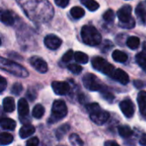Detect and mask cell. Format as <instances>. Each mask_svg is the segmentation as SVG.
Here are the masks:
<instances>
[{"mask_svg": "<svg viewBox=\"0 0 146 146\" xmlns=\"http://www.w3.org/2000/svg\"><path fill=\"white\" fill-rule=\"evenodd\" d=\"M86 110L90 114L91 120L97 125H104L110 118V114L100 108L98 104L92 103L86 105Z\"/></svg>", "mask_w": 146, "mask_h": 146, "instance_id": "obj_1", "label": "cell"}, {"mask_svg": "<svg viewBox=\"0 0 146 146\" xmlns=\"http://www.w3.org/2000/svg\"><path fill=\"white\" fill-rule=\"evenodd\" d=\"M80 33L82 40L86 44L90 46H96L101 43V34L99 33L98 29L93 26H84Z\"/></svg>", "mask_w": 146, "mask_h": 146, "instance_id": "obj_2", "label": "cell"}, {"mask_svg": "<svg viewBox=\"0 0 146 146\" xmlns=\"http://www.w3.org/2000/svg\"><path fill=\"white\" fill-rule=\"evenodd\" d=\"M0 66H1V68L4 70L5 72H8L20 78H26L29 74L27 70L23 66L13 61L5 59L3 57H1L0 59Z\"/></svg>", "mask_w": 146, "mask_h": 146, "instance_id": "obj_3", "label": "cell"}, {"mask_svg": "<svg viewBox=\"0 0 146 146\" xmlns=\"http://www.w3.org/2000/svg\"><path fill=\"white\" fill-rule=\"evenodd\" d=\"M117 17L120 21L119 25L123 28H133L135 26V21L132 17V6L126 4L117 11Z\"/></svg>", "mask_w": 146, "mask_h": 146, "instance_id": "obj_4", "label": "cell"}, {"mask_svg": "<svg viewBox=\"0 0 146 146\" xmlns=\"http://www.w3.org/2000/svg\"><path fill=\"white\" fill-rule=\"evenodd\" d=\"M68 114V108L64 101L62 100H56L53 103L51 114L49 119V123H56L61 120H62Z\"/></svg>", "mask_w": 146, "mask_h": 146, "instance_id": "obj_5", "label": "cell"}, {"mask_svg": "<svg viewBox=\"0 0 146 146\" xmlns=\"http://www.w3.org/2000/svg\"><path fill=\"white\" fill-rule=\"evenodd\" d=\"M92 65L94 69L109 76H112V74H114L115 70L112 64H110L104 58L100 57V56L93 57L92 60Z\"/></svg>", "mask_w": 146, "mask_h": 146, "instance_id": "obj_6", "label": "cell"}, {"mask_svg": "<svg viewBox=\"0 0 146 146\" xmlns=\"http://www.w3.org/2000/svg\"><path fill=\"white\" fill-rule=\"evenodd\" d=\"M82 82L84 86L92 92H96V91H101L104 89L103 84L100 82V80L98 79L96 75L93 74H86L84 75L82 79Z\"/></svg>", "mask_w": 146, "mask_h": 146, "instance_id": "obj_7", "label": "cell"}, {"mask_svg": "<svg viewBox=\"0 0 146 146\" xmlns=\"http://www.w3.org/2000/svg\"><path fill=\"white\" fill-rule=\"evenodd\" d=\"M29 62L31 66L35 68L38 73L44 74L48 71V65L44 60L38 56H32L29 59Z\"/></svg>", "mask_w": 146, "mask_h": 146, "instance_id": "obj_8", "label": "cell"}, {"mask_svg": "<svg viewBox=\"0 0 146 146\" xmlns=\"http://www.w3.org/2000/svg\"><path fill=\"white\" fill-rule=\"evenodd\" d=\"M51 87H52L54 92L59 96L66 95L70 91L69 84L65 81H53L51 83Z\"/></svg>", "mask_w": 146, "mask_h": 146, "instance_id": "obj_9", "label": "cell"}, {"mask_svg": "<svg viewBox=\"0 0 146 146\" xmlns=\"http://www.w3.org/2000/svg\"><path fill=\"white\" fill-rule=\"evenodd\" d=\"M120 109L127 118H131L134 115V105L129 98H126L120 103Z\"/></svg>", "mask_w": 146, "mask_h": 146, "instance_id": "obj_10", "label": "cell"}, {"mask_svg": "<svg viewBox=\"0 0 146 146\" xmlns=\"http://www.w3.org/2000/svg\"><path fill=\"white\" fill-rule=\"evenodd\" d=\"M18 113L20 116V121L23 123L27 121L29 114V106L25 98H21L18 102Z\"/></svg>", "mask_w": 146, "mask_h": 146, "instance_id": "obj_11", "label": "cell"}, {"mask_svg": "<svg viewBox=\"0 0 146 146\" xmlns=\"http://www.w3.org/2000/svg\"><path fill=\"white\" fill-rule=\"evenodd\" d=\"M44 44L45 46L50 49V50H57L62 44V39L54 35V34H49L47 35L45 38H44Z\"/></svg>", "mask_w": 146, "mask_h": 146, "instance_id": "obj_12", "label": "cell"}, {"mask_svg": "<svg viewBox=\"0 0 146 146\" xmlns=\"http://www.w3.org/2000/svg\"><path fill=\"white\" fill-rule=\"evenodd\" d=\"M111 77L115 80L118 81L119 83H121L122 85H127L129 82V76H128V74L124 70H122L121 68L115 69Z\"/></svg>", "mask_w": 146, "mask_h": 146, "instance_id": "obj_13", "label": "cell"}, {"mask_svg": "<svg viewBox=\"0 0 146 146\" xmlns=\"http://www.w3.org/2000/svg\"><path fill=\"white\" fill-rule=\"evenodd\" d=\"M138 104L141 114L146 117V92H139L138 95Z\"/></svg>", "mask_w": 146, "mask_h": 146, "instance_id": "obj_14", "label": "cell"}, {"mask_svg": "<svg viewBox=\"0 0 146 146\" xmlns=\"http://www.w3.org/2000/svg\"><path fill=\"white\" fill-rule=\"evenodd\" d=\"M3 108L4 112H6V113L13 112L15 108V104L14 98L11 97L5 98L3 101Z\"/></svg>", "mask_w": 146, "mask_h": 146, "instance_id": "obj_15", "label": "cell"}, {"mask_svg": "<svg viewBox=\"0 0 146 146\" xmlns=\"http://www.w3.org/2000/svg\"><path fill=\"white\" fill-rule=\"evenodd\" d=\"M35 132V127L32 125L25 124L19 131V135L21 139H27Z\"/></svg>", "mask_w": 146, "mask_h": 146, "instance_id": "obj_16", "label": "cell"}, {"mask_svg": "<svg viewBox=\"0 0 146 146\" xmlns=\"http://www.w3.org/2000/svg\"><path fill=\"white\" fill-rule=\"evenodd\" d=\"M1 21L8 26H12L15 23V19L13 15L9 10H3L1 13Z\"/></svg>", "mask_w": 146, "mask_h": 146, "instance_id": "obj_17", "label": "cell"}, {"mask_svg": "<svg viewBox=\"0 0 146 146\" xmlns=\"http://www.w3.org/2000/svg\"><path fill=\"white\" fill-rule=\"evenodd\" d=\"M136 15L142 22L146 21V5L144 3H139L135 9Z\"/></svg>", "mask_w": 146, "mask_h": 146, "instance_id": "obj_18", "label": "cell"}, {"mask_svg": "<svg viewBox=\"0 0 146 146\" xmlns=\"http://www.w3.org/2000/svg\"><path fill=\"white\" fill-rule=\"evenodd\" d=\"M112 57H113V59H114L115 62H121V63L126 62L127 61V59H128L127 55L125 52H123V51H121V50H115L113 51V53H112Z\"/></svg>", "mask_w": 146, "mask_h": 146, "instance_id": "obj_19", "label": "cell"}, {"mask_svg": "<svg viewBox=\"0 0 146 146\" xmlns=\"http://www.w3.org/2000/svg\"><path fill=\"white\" fill-rule=\"evenodd\" d=\"M15 126H16L15 121L10 118H3L1 120V127L4 130L13 131V130H15Z\"/></svg>", "mask_w": 146, "mask_h": 146, "instance_id": "obj_20", "label": "cell"}, {"mask_svg": "<svg viewBox=\"0 0 146 146\" xmlns=\"http://www.w3.org/2000/svg\"><path fill=\"white\" fill-rule=\"evenodd\" d=\"M70 130V126L68 124H63L60 127H58L56 131V137L58 140H61L66 133Z\"/></svg>", "mask_w": 146, "mask_h": 146, "instance_id": "obj_21", "label": "cell"}, {"mask_svg": "<svg viewBox=\"0 0 146 146\" xmlns=\"http://www.w3.org/2000/svg\"><path fill=\"white\" fill-rule=\"evenodd\" d=\"M118 133H119L120 136L124 139L130 138L133 133V130L127 126H120L118 127Z\"/></svg>", "mask_w": 146, "mask_h": 146, "instance_id": "obj_22", "label": "cell"}, {"mask_svg": "<svg viewBox=\"0 0 146 146\" xmlns=\"http://www.w3.org/2000/svg\"><path fill=\"white\" fill-rule=\"evenodd\" d=\"M44 108L42 104H38L33 109V116L36 119H40L44 115Z\"/></svg>", "mask_w": 146, "mask_h": 146, "instance_id": "obj_23", "label": "cell"}, {"mask_svg": "<svg viewBox=\"0 0 146 146\" xmlns=\"http://www.w3.org/2000/svg\"><path fill=\"white\" fill-rule=\"evenodd\" d=\"M80 2L90 11H96L99 8V3L95 0H80Z\"/></svg>", "mask_w": 146, "mask_h": 146, "instance_id": "obj_24", "label": "cell"}, {"mask_svg": "<svg viewBox=\"0 0 146 146\" xmlns=\"http://www.w3.org/2000/svg\"><path fill=\"white\" fill-rule=\"evenodd\" d=\"M139 44H140V40L136 36H132V37L128 38L127 40V45L130 49H132V50L138 49L139 46Z\"/></svg>", "mask_w": 146, "mask_h": 146, "instance_id": "obj_25", "label": "cell"}, {"mask_svg": "<svg viewBox=\"0 0 146 146\" xmlns=\"http://www.w3.org/2000/svg\"><path fill=\"white\" fill-rule=\"evenodd\" d=\"M136 62L139 66L146 73V54L145 52H139L136 55Z\"/></svg>", "mask_w": 146, "mask_h": 146, "instance_id": "obj_26", "label": "cell"}, {"mask_svg": "<svg viewBox=\"0 0 146 146\" xmlns=\"http://www.w3.org/2000/svg\"><path fill=\"white\" fill-rule=\"evenodd\" d=\"M70 14H71V15H72L73 18H74V19H80V18H82L85 15V10L81 7L75 6V7H73L71 9Z\"/></svg>", "mask_w": 146, "mask_h": 146, "instance_id": "obj_27", "label": "cell"}, {"mask_svg": "<svg viewBox=\"0 0 146 146\" xmlns=\"http://www.w3.org/2000/svg\"><path fill=\"white\" fill-rule=\"evenodd\" d=\"M74 59L77 62L79 63H82V64H86L89 61V57L88 56L84 53V52H81V51H76L74 53Z\"/></svg>", "mask_w": 146, "mask_h": 146, "instance_id": "obj_28", "label": "cell"}, {"mask_svg": "<svg viewBox=\"0 0 146 146\" xmlns=\"http://www.w3.org/2000/svg\"><path fill=\"white\" fill-rule=\"evenodd\" d=\"M13 136L9 133H2L0 136V144L1 145H8L13 142Z\"/></svg>", "mask_w": 146, "mask_h": 146, "instance_id": "obj_29", "label": "cell"}, {"mask_svg": "<svg viewBox=\"0 0 146 146\" xmlns=\"http://www.w3.org/2000/svg\"><path fill=\"white\" fill-rule=\"evenodd\" d=\"M69 140H70V143L74 146H83L84 145V143L83 141L80 139V138L77 135V134H71L70 137H69Z\"/></svg>", "mask_w": 146, "mask_h": 146, "instance_id": "obj_30", "label": "cell"}, {"mask_svg": "<svg viewBox=\"0 0 146 146\" xmlns=\"http://www.w3.org/2000/svg\"><path fill=\"white\" fill-rule=\"evenodd\" d=\"M68 70H69L71 73H73V74H80L81 71H82V67H81L80 65L75 64V63L69 64V65L68 66Z\"/></svg>", "mask_w": 146, "mask_h": 146, "instance_id": "obj_31", "label": "cell"}, {"mask_svg": "<svg viewBox=\"0 0 146 146\" xmlns=\"http://www.w3.org/2000/svg\"><path fill=\"white\" fill-rule=\"evenodd\" d=\"M115 12L112 9H108L103 15L104 19L107 22H112L115 20Z\"/></svg>", "mask_w": 146, "mask_h": 146, "instance_id": "obj_32", "label": "cell"}, {"mask_svg": "<svg viewBox=\"0 0 146 146\" xmlns=\"http://www.w3.org/2000/svg\"><path fill=\"white\" fill-rule=\"evenodd\" d=\"M22 90H23V86H22L21 84H20V83H15L12 86V87H11V93L14 94V95H15V96H19L21 93Z\"/></svg>", "mask_w": 146, "mask_h": 146, "instance_id": "obj_33", "label": "cell"}, {"mask_svg": "<svg viewBox=\"0 0 146 146\" xmlns=\"http://www.w3.org/2000/svg\"><path fill=\"white\" fill-rule=\"evenodd\" d=\"M100 92H101V94H102L103 98H104L105 100H107V101L110 102V103H112V102H113L115 97H114V95H113L111 92H108V91H105V90H104V89L101 90Z\"/></svg>", "mask_w": 146, "mask_h": 146, "instance_id": "obj_34", "label": "cell"}, {"mask_svg": "<svg viewBox=\"0 0 146 146\" xmlns=\"http://www.w3.org/2000/svg\"><path fill=\"white\" fill-rule=\"evenodd\" d=\"M73 56H74V53L72 50H68L62 56V60L63 62H68L69 61H71V59L73 58Z\"/></svg>", "mask_w": 146, "mask_h": 146, "instance_id": "obj_35", "label": "cell"}, {"mask_svg": "<svg viewBox=\"0 0 146 146\" xmlns=\"http://www.w3.org/2000/svg\"><path fill=\"white\" fill-rule=\"evenodd\" d=\"M38 144H39L38 139L37 137H33L27 140V146H38Z\"/></svg>", "mask_w": 146, "mask_h": 146, "instance_id": "obj_36", "label": "cell"}, {"mask_svg": "<svg viewBox=\"0 0 146 146\" xmlns=\"http://www.w3.org/2000/svg\"><path fill=\"white\" fill-rule=\"evenodd\" d=\"M54 1L56 4L61 8H66L69 3V0H54Z\"/></svg>", "mask_w": 146, "mask_h": 146, "instance_id": "obj_37", "label": "cell"}, {"mask_svg": "<svg viewBox=\"0 0 146 146\" xmlns=\"http://www.w3.org/2000/svg\"><path fill=\"white\" fill-rule=\"evenodd\" d=\"M27 97L31 101H33V100L36 98V97H37V93H36V92H35L34 90H33V89H28V91H27Z\"/></svg>", "mask_w": 146, "mask_h": 146, "instance_id": "obj_38", "label": "cell"}, {"mask_svg": "<svg viewBox=\"0 0 146 146\" xmlns=\"http://www.w3.org/2000/svg\"><path fill=\"white\" fill-rule=\"evenodd\" d=\"M6 86H7V80L3 76H1L0 77V92H3L4 89L6 88Z\"/></svg>", "mask_w": 146, "mask_h": 146, "instance_id": "obj_39", "label": "cell"}, {"mask_svg": "<svg viewBox=\"0 0 146 146\" xmlns=\"http://www.w3.org/2000/svg\"><path fill=\"white\" fill-rule=\"evenodd\" d=\"M133 84H134V86L140 89V88H143L144 86H146V83H145L144 81L142 80H134L133 81Z\"/></svg>", "mask_w": 146, "mask_h": 146, "instance_id": "obj_40", "label": "cell"}, {"mask_svg": "<svg viewBox=\"0 0 146 146\" xmlns=\"http://www.w3.org/2000/svg\"><path fill=\"white\" fill-rule=\"evenodd\" d=\"M104 146H120L115 141H111V140H109V141H106L104 143Z\"/></svg>", "mask_w": 146, "mask_h": 146, "instance_id": "obj_41", "label": "cell"}, {"mask_svg": "<svg viewBox=\"0 0 146 146\" xmlns=\"http://www.w3.org/2000/svg\"><path fill=\"white\" fill-rule=\"evenodd\" d=\"M139 144L141 146H146V134H144L141 137V139L139 140Z\"/></svg>", "mask_w": 146, "mask_h": 146, "instance_id": "obj_42", "label": "cell"}, {"mask_svg": "<svg viewBox=\"0 0 146 146\" xmlns=\"http://www.w3.org/2000/svg\"><path fill=\"white\" fill-rule=\"evenodd\" d=\"M143 50H144V52L146 54V42L143 44Z\"/></svg>", "mask_w": 146, "mask_h": 146, "instance_id": "obj_43", "label": "cell"}, {"mask_svg": "<svg viewBox=\"0 0 146 146\" xmlns=\"http://www.w3.org/2000/svg\"><path fill=\"white\" fill-rule=\"evenodd\" d=\"M59 146H65V145H59Z\"/></svg>", "mask_w": 146, "mask_h": 146, "instance_id": "obj_44", "label": "cell"}]
</instances>
